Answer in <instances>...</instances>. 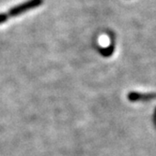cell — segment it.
I'll return each mask as SVG.
<instances>
[{
  "instance_id": "cell-1",
  "label": "cell",
  "mask_w": 156,
  "mask_h": 156,
  "mask_svg": "<svg viewBox=\"0 0 156 156\" xmlns=\"http://www.w3.org/2000/svg\"><path fill=\"white\" fill-rule=\"evenodd\" d=\"M42 3H44V0H28V1H25L20 5H17L14 8H12L9 11L8 15L9 17H15V16L21 15V14L28 10L40 7Z\"/></svg>"
},
{
  "instance_id": "cell-2",
  "label": "cell",
  "mask_w": 156,
  "mask_h": 156,
  "mask_svg": "<svg viewBox=\"0 0 156 156\" xmlns=\"http://www.w3.org/2000/svg\"><path fill=\"white\" fill-rule=\"evenodd\" d=\"M128 99L130 101H146L150 99H156V93H150V94H142L132 92L128 94Z\"/></svg>"
},
{
  "instance_id": "cell-3",
  "label": "cell",
  "mask_w": 156,
  "mask_h": 156,
  "mask_svg": "<svg viewBox=\"0 0 156 156\" xmlns=\"http://www.w3.org/2000/svg\"><path fill=\"white\" fill-rule=\"evenodd\" d=\"M113 50H114V48H113V47H107L105 49H103L101 52L105 56H109V55H111L113 53Z\"/></svg>"
},
{
  "instance_id": "cell-4",
  "label": "cell",
  "mask_w": 156,
  "mask_h": 156,
  "mask_svg": "<svg viewBox=\"0 0 156 156\" xmlns=\"http://www.w3.org/2000/svg\"><path fill=\"white\" fill-rule=\"evenodd\" d=\"M8 18H9V15H8V14H5V13L0 14V23H2L6 22Z\"/></svg>"
}]
</instances>
